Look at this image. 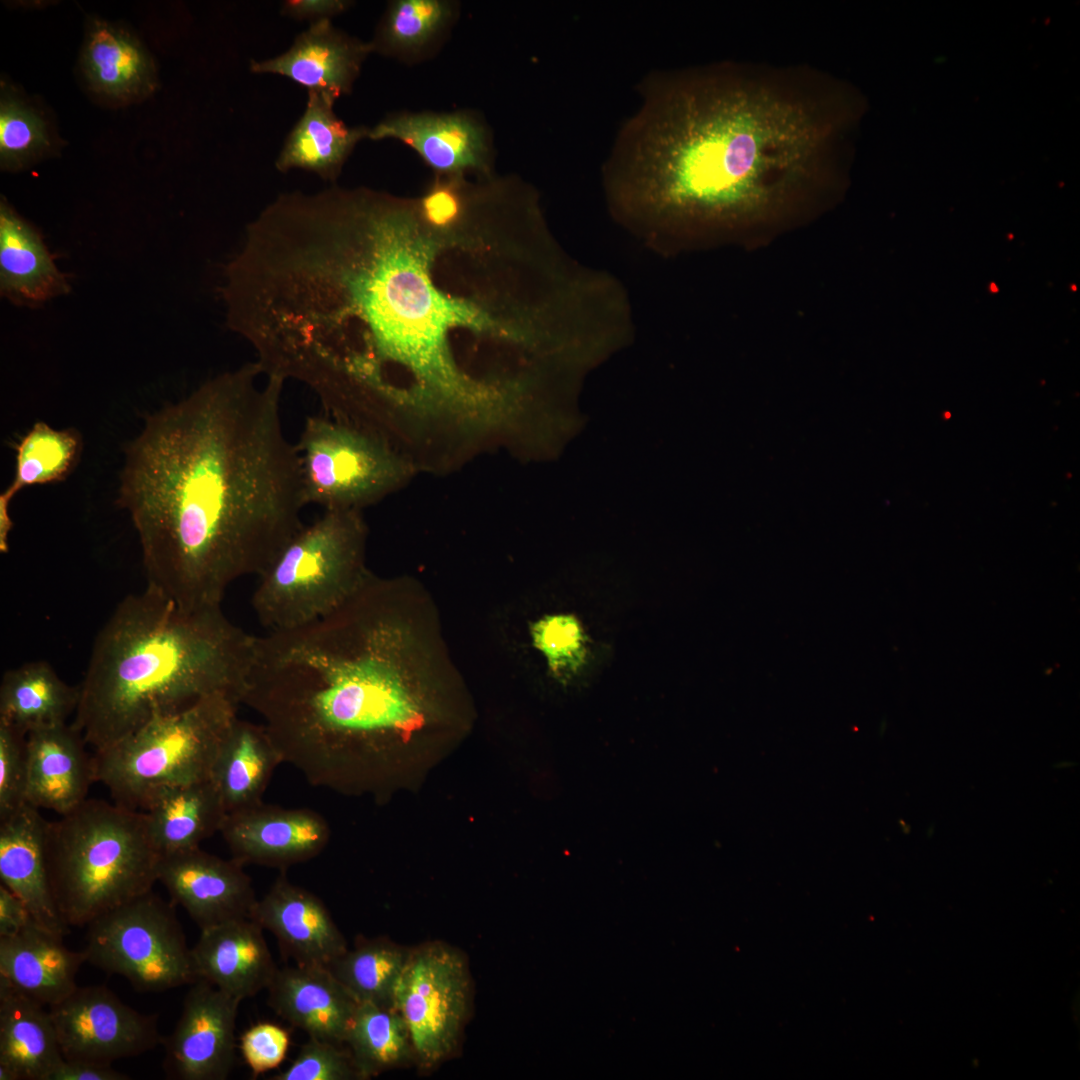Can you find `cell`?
I'll return each mask as SVG.
<instances>
[{"mask_svg":"<svg viewBox=\"0 0 1080 1080\" xmlns=\"http://www.w3.org/2000/svg\"><path fill=\"white\" fill-rule=\"evenodd\" d=\"M299 340L372 397L411 390L458 407L499 393L460 345L537 349L564 327L548 258L518 199L471 185L441 207L362 189L308 254L292 299Z\"/></svg>","mask_w":1080,"mask_h":1080,"instance_id":"cell-1","label":"cell"},{"mask_svg":"<svg viewBox=\"0 0 1080 1080\" xmlns=\"http://www.w3.org/2000/svg\"><path fill=\"white\" fill-rule=\"evenodd\" d=\"M285 380L257 362L222 373L147 416L125 448L118 505L137 532L147 586L185 610L221 607L303 526Z\"/></svg>","mask_w":1080,"mask_h":1080,"instance_id":"cell-2","label":"cell"},{"mask_svg":"<svg viewBox=\"0 0 1080 1080\" xmlns=\"http://www.w3.org/2000/svg\"><path fill=\"white\" fill-rule=\"evenodd\" d=\"M795 84L730 64L646 76L604 163L616 219L664 247L685 224L763 208L832 157L836 106Z\"/></svg>","mask_w":1080,"mask_h":1080,"instance_id":"cell-3","label":"cell"},{"mask_svg":"<svg viewBox=\"0 0 1080 1080\" xmlns=\"http://www.w3.org/2000/svg\"><path fill=\"white\" fill-rule=\"evenodd\" d=\"M392 584L367 579L304 626L254 638L241 704L316 786L380 792L424 717Z\"/></svg>","mask_w":1080,"mask_h":1080,"instance_id":"cell-4","label":"cell"},{"mask_svg":"<svg viewBox=\"0 0 1080 1080\" xmlns=\"http://www.w3.org/2000/svg\"><path fill=\"white\" fill-rule=\"evenodd\" d=\"M254 638L221 607L185 610L146 586L98 632L71 724L100 751L206 696L241 702Z\"/></svg>","mask_w":1080,"mask_h":1080,"instance_id":"cell-5","label":"cell"},{"mask_svg":"<svg viewBox=\"0 0 1080 1080\" xmlns=\"http://www.w3.org/2000/svg\"><path fill=\"white\" fill-rule=\"evenodd\" d=\"M160 857L145 811L86 799L49 822L47 870L63 922L88 926L152 891Z\"/></svg>","mask_w":1080,"mask_h":1080,"instance_id":"cell-6","label":"cell"},{"mask_svg":"<svg viewBox=\"0 0 1080 1080\" xmlns=\"http://www.w3.org/2000/svg\"><path fill=\"white\" fill-rule=\"evenodd\" d=\"M240 704L231 694L215 693L151 720L95 751V782L109 790L115 803L137 809L159 788L210 780Z\"/></svg>","mask_w":1080,"mask_h":1080,"instance_id":"cell-7","label":"cell"},{"mask_svg":"<svg viewBox=\"0 0 1080 1080\" xmlns=\"http://www.w3.org/2000/svg\"><path fill=\"white\" fill-rule=\"evenodd\" d=\"M364 530L354 509H326L303 525L258 576L251 604L269 632L311 623L343 604L366 579Z\"/></svg>","mask_w":1080,"mask_h":1080,"instance_id":"cell-8","label":"cell"},{"mask_svg":"<svg viewBox=\"0 0 1080 1080\" xmlns=\"http://www.w3.org/2000/svg\"><path fill=\"white\" fill-rule=\"evenodd\" d=\"M82 950L86 962L126 978L139 992L194 983L191 949L171 904L152 891L96 918Z\"/></svg>","mask_w":1080,"mask_h":1080,"instance_id":"cell-9","label":"cell"},{"mask_svg":"<svg viewBox=\"0 0 1080 1080\" xmlns=\"http://www.w3.org/2000/svg\"><path fill=\"white\" fill-rule=\"evenodd\" d=\"M305 504L356 509L393 491L407 465L385 439L327 415L307 416L295 443Z\"/></svg>","mask_w":1080,"mask_h":1080,"instance_id":"cell-10","label":"cell"},{"mask_svg":"<svg viewBox=\"0 0 1080 1080\" xmlns=\"http://www.w3.org/2000/svg\"><path fill=\"white\" fill-rule=\"evenodd\" d=\"M471 984L467 959L457 949L442 942L411 949L393 1005L408 1027L421 1068L431 1069L455 1052L469 1013Z\"/></svg>","mask_w":1080,"mask_h":1080,"instance_id":"cell-11","label":"cell"},{"mask_svg":"<svg viewBox=\"0 0 1080 1080\" xmlns=\"http://www.w3.org/2000/svg\"><path fill=\"white\" fill-rule=\"evenodd\" d=\"M48 1010L65 1060L112 1064L163 1042L156 1015L138 1012L103 985L77 986Z\"/></svg>","mask_w":1080,"mask_h":1080,"instance_id":"cell-12","label":"cell"},{"mask_svg":"<svg viewBox=\"0 0 1080 1080\" xmlns=\"http://www.w3.org/2000/svg\"><path fill=\"white\" fill-rule=\"evenodd\" d=\"M241 1000L198 979L185 996L180 1018L163 1038L169 1079L224 1080L234 1066L236 1018Z\"/></svg>","mask_w":1080,"mask_h":1080,"instance_id":"cell-13","label":"cell"},{"mask_svg":"<svg viewBox=\"0 0 1080 1080\" xmlns=\"http://www.w3.org/2000/svg\"><path fill=\"white\" fill-rule=\"evenodd\" d=\"M368 139L403 143L435 174L494 173L492 132L484 119L470 110L396 112L369 128Z\"/></svg>","mask_w":1080,"mask_h":1080,"instance_id":"cell-14","label":"cell"},{"mask_svg":"<svg viewBox=\"0 0 1080 1080\" xmlns=\"http://www.w3.org/2000/svg\"><path fill=\"white\" fill-rule=\"evenodd\" d=\"M158 881L201 930L251 918L258 900L242 864L200 847L161 855Z\"/></svg>","mask_w":1080,"mask_h":1080,"instance_id":"cell-15","label":"cell"},{"mask_svg":"<svg viewBox=\"0 0 1080 1080\" xmlns=\"http://www.w3.org/2000/svg\"><path fill=\"white\" fill-rule=\"evenodd\" d=\"M232 858L240 864L287 868L319 855L330 828L308 808H283L263 802L227 814L219 831Z\"/></svg>","mask_w":1080,"mask_h":1080,"instance_id":"cell-16","label":"cell"},{"mask_svg":"<svg viewBox=\"0 0 1080 1080\" xmlns=\"http://www.w3.org/2000/svg\"><path fill=\"white\" fill-rule=\"evenodd\" d=\"M373 53L370 42L336 28L331 19L314 23L294 39L284 53L251 60L256 74H277L335 102L352 91L362 65Z\"/></svg>","mask_w":1080,"mask_h":1080,"instance_id":"cell-17","label":"cell"},{"mask_svg":"<svg viewBox=\"0 0 1080 1080\" xmlns=\"http://www.w3.org/2000/svg\"><path fill=\"white\" fill-rule=\"evenodd\" d=\"M251 918L275 936L297 965L327 968L348 949L324 903L283 874L257 900Z\"/></svg>","mask_w":1080,"mask_h":1080,"instance_id":"cell-18","label":"cell"},{"mask_svg":"<svg viewBox=\"0 0 1080 1080\" xmlns=\"http://www.w3.org/2000/svg\"><path fill=\"white\" fill-rule=\"evenodd\" d=\"M82 734L67 723L27 733L26 803L66 814L83 803L95 782L93 756Z\"/></svg>","mask_w":1080,"mask_h":1080,"instance_id":"cell-19","label":"cell"},{"mask_svg":"<svg viewBox=\"0 0 1080 1080\" xmlns=\"http://www.w3.org/2000/svg\"><path fill=\"white\" fill-rule=\"evenodd\" d=\"M263 931L252 918L202 929L191 948L197 980H206L241 1001L267 989L278 967Z\"/></svg>","mask_w":1080,"mask_h":1080,"instance_id":"cell-20","label":"cell"},{"mask_svg":"<svg viewBox=\"0 0 1080 1080\" xmlns=\"http://www.w3.org/2000/svg\"><path fill=\"white\" fill-rule=\"evenodd\" d=\"M49 821L26 803L0 820L1 884L18 896L41 927L63 937V922L50 887L46 862Z\"/></svg>","mask_w":1080,"mask_h":1080,"instance_id":"cell-21","label":"cell"},{"mask_svg":"<svg viewBox=\"0 0 1080 1080\" xmlns=\"http://www.w3.org/2000/svg\"><path fill=\"white\" fill-rule=\"evenodd\" d=\"M267 990L270 1007L292 1026L309 1037L344 1044L358 1002L328 968H278Z\"/></svg>","mask_w":1080,"mask_h":1080,"instance_id":"cell-22","label":"cell"},{"mask_svg":"<svg viewBox=\"0 0 1080 1080\" xmlns=\"http://www.w3.org/2000/svg\"><path fill=\"white\" fill-rule=\"evenodd\" d=\"M62 938L36 922L0 937V980L43 1006L62 1001L77 987L86 962L84 952L68 949Z\"/></svg>","mask_w":1080,"mask_h":1080,"instance_id":"cell-23","label":"cell"},{"mask_svg":"<svg viewBox=\"0 0 1080 1080\" xmlns=\"http://www.w3.org/2000/svg\"><path fill=\"white\" fill-rule=\"evenodd\" d=\"M63 1059L49 1010L0 980V1080H49Z\"/></svg>","mask_w":1080,"mask_h":1080,"instance_id":"cell-24","label":"cell"},{"mask_svg":"<svg viewBox=\"0 0 1080 1080\" xmlns=\"http://www.w3.org/2000/svg\"><path fill=\"white\" fill-rule=\"evenodd\" d=\"M70 286L42 237L5 201L0 205V291L19 305L37 306Z\"/></svg>","mask_w":1080,"mask_h":1080,"instance_id":"cell-25","label":"cell"},{"mask_svg":"<svg viewBox=\"0 0 1080 1080\" xmlns=\"http://www.w3.org/2000/svg\"><path fill=\"white\" fill-rule=\"evenodd\" d=\"M327 97L308 92L305 110L286 137L275 162L278 171L303 169L334 182L356 145L368 138L369 127L348 126Z\"/></svg>","mask_w":1080,"mask_h":1080,"instance_id":"cell-26","label":"cell"},{"mask_svg":"<svg viewBox=\"0 0 1080 1080\" xmlns=\"http://www.w3.org/2000/svg\"><path fill=\"white\" fill-rule=\"evenodd\" d=\"M151 837L161 855L200 847L227 815L211 780L166 786L144 801Z\"/></svg>","mask_w":1080,"mask_h":1080,"instance_id":"cell-27","label":"cell"},{"mask_svg":"<svg viewBox=\"0 0 1080 1080\" xmlns=\"http://www.w3.org/2000/svg\"><path fill=\"white\" fill-rule=\"evenodd\" d=\"M283 758L263 724L235 720L217 754L210 780L227 814L262 803Z\"/></svg>","mask_w":1080,"mask_h":1080,"instance_id":"cell-28","label":"cell"},{"mask_svg":"<svg viewBox=\"0 0 1080 1080\" xmlns=\"http://www.w3.org/2000/svg\"><path fill=\"white\" fill-rule=\"evenodd\" d=\"M81 63L90 87L116 101L141 98L157 84L153 60L143 45L105 21L91 22Z\"/></svg>","mask_w":1080,"mask_h":1080,"instance_id":"cell-29","label":"cell"},{"mask_svg":"<svg viewBox=\"0 0 1080 1080\" xmlns=\"http://www.w3.org/2000/svg\"><path fill=\"white\" fill-rule=\"evenodd\" d=\"M79 702V686L62 680L44 660L7 670L0 684V721L27 734L67 723Z\"/></svg>","mask_w":1080,"mask_h":1080,"instance_id":"cell-30","label":"cell"},{"mask_svg":"<svg viewBox=\"0 0 1080 1080\" xmlns=\"http://www.w3.org/2000/svg\"><path fill=\"white\" fill-rule=\"evenodd\" d=\"M460 14L454 0H393L370 42L373 53L407 64L430 58L449 36Z\"/></svg>","mask_w":1080,"mask_h":1080,"instance_id":"cell-31","label":"cell"},{"mask_svg":"<svg viewBox=\"0 0 1080 1080\" xmlns=\"http://www.w3.org/2000/svg\"><path fill=\"white\" fill-rule=\"evenodd\" d=\"M82 437L74 428L54 429L37 421L16 445L15 474L12 483L0 494V543L8 544L13 527L9 506L25 487L63 481L76 467Z\"/></svg>","mask_w":1080,"mask_h":1080,"instance_id":"cell-32","label":"cell"},{"mask_svg":"<svg viewBox=\"0 0 1080 1080\" xmlns=\"http://www.w3.org/2000/svg\"><path fill=\"white\" fill-rule=\"evenodd\" d=\"M344 1044L362 1080L416 1063L408 1027L393 1006L358 1003Z\"/></svg>","mask_w":1080,"mask_h":1080,"instance_id":"cell-33","label":"cell"},{"mask_svg":"<svg viewBox=\"0 0 1080 1080\" xmlns=\"http://www.w3.org/2000/svg\"><path fill=\"white\" fill-rule=\"evenodd\" d=\"M410 953L386 939L363 940L327 968L358 1003L394 1007L395 988Z\"/></svg>","mask_w":1080,"mask_h":1080,"instance_id":"cell-34","label":"cell"},{"mask_svg":"<svg viewBox=\"0 0 1080 1080\" xmlns=\"http://www.w3.org/2000/svg\"><path fill=\"white\" fill-rule=\"evenodd\" d=\"M50 146L43 117L20 98L2 93L0 101V160L15 170L34 161Z\"/></svg>","mask_w":1080,"mask_h":1080,"instance_id":"cell-35","label":"cell"},{"mask_svg":"<svg viewBox=\"0 0 1080 1080\" xmlns=\"http://www.w3.org/2000/svg\"><path fill=\"white\" fill-rule=\"evenodd\" d=\"M343 1044L309 1037L292 1064L271 1080L361 1079L348 1048Z\"/></svg>","mask_w":1080,"mask_h":1080,"instance_id":"cell-36","label":"cell"},{"mask_svg":"<svg viewBox=\"0 0 1080 1080\" xmlns=\"http://www.w3.org/2000/svg\"><path fill=\"white\" fill-rule=\"evenodd\" d=\"M26 736L0 721V820L26 804Z\"/></svg>","mask_w":1080,"mask_h":1080,"instance_id":"cell-37","label":"cell"},{"mask_svg":"<svg viewBox=\"0 0 1080 1080\" xmlns=\"http://www.w3.org/2000/svg\"><path fill=\"white\" fill-rule=\"evenodd\" d=\"M289 1033L283 1027L261 1022L250 1027L240 1038L241 1054L254 1074L278 1067L286 1057Z\"/></svg>","mask_w":1080,"mask_h":1080,"instance_id":"cell-38","label":"cell"},{"mask_svg":"<svg viewBox=\"0 0 1080 1080\" xmlns=\"http://www.w3.org/2000/svg\"><path fill=\"white\" fill-rule=\"evenodd\" d=\"M535 640L555 668L576 663L582 651L581 630L568 616H553L540 622L535 628Z\"/></svg>","mask_w":1080,"mask_h":1080,"instance_id":"cell-39","label":"cell"},{"mask_svg":"<svg viewBox=\"0 0 1080 1080\" xmlns=\"http://www.w3.org/2000/svg\"><path fill=\"white\" fill-rule=\"evenodd\" d=\"M352 2L347 0H287L281 5L283 15L311 23L331 19L345 12Z\"/></svg>","mask_w":1080,"mask_h":1080,"instance_id":"cell-40","label":"cell"},{"mask_svg":"<svg viewBox=\"0 0 1080 1080\" xmlns=\"http://www.w3.org/2000/svg\"><path fill=\"white\" fill-rule=\"evenodd\" d=\"M131 1077L117 1071L111 1064L65 1060L54 1069L49 1080H128Z\"/></svg>","mask_w":1080,"mask_h":1080,"instance_id":"cell-41","label":"cell"},{"mask_svg":"<svg viewBox=\"0 0 1080 1080\" xmlns=\"http://www.w3.org/2000/svg\"><path fill=\"white\" fill-rule=\"evenodd\" d=\"M36 922L25 903L0 885V937H11ZM37 923V922H36Z\"/></svg>","mask_w":1080,"mask_h":1080,"instance_id":"cell-42","label":"cell"}]
</instances>
